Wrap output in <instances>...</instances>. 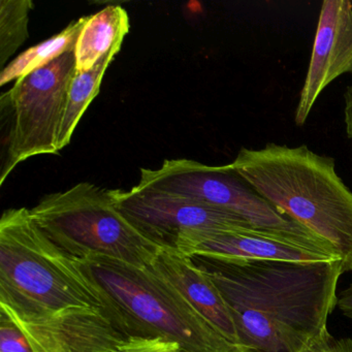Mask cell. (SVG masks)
<instances>
[{
  "label": "cell",
  "instance_id": "cell-2",
  "mask_svg": "<svg viewBox=\"0 0 352 352\" xmlns=\"http://www.w3.org/2000/svg\"><path fill=\"white\" fill-rule=\"evenodd\" d=\"M228 166L277 211L327 243L344 273L352 272V191L333 157L306 145L269 143L242 148Z\"/></svg>",
  "mask_w": 352,
  "mask_h": 352
},
{
  "label": "cell",
  "instance_id": "cell-20",
  "mask_svg": "<svg viewBox=\"0 0 352 352\" xmlns=\"http://www.w3.org/2000/svg\"><path fill=\"white\" fill-rule=\"evenodd\" d=\"M344 123L346 135L352 141V84L344 92Z\"/></svg>",
  "mask_w": 352,
  "mask_h": 352
},
{
  "label": "cell",
  "instance_id": "cell-11",
  "mask_svg": "<svg viewBox=\"0 0 352 352\" xmlns=\"http://www.w3.org/2000/svg\"><path fill=\"white\" fill-rule=\"evenodd\" d=\"M183 255L223 259L294 261L339 259L294 239L261 230L208 234L192 243Z\"/></svg>",
  "mask_w": 352,
  "mask_h": 352
},
{
  "label": "cell",
  "instance_id": "cell-7",
  "mask_svg": "<svg viewBox=\"0 0 352 352\" xmlns=\"http://www.w3.org/2000/svg\"><path fill=\"white\" fill-rule=\"evenodd\" d=\"M138 185L193 197L230 212L258 230L294 239L338 256L327 243L277 211L228 164L207 166L185 158L164 160L155 170L142 168Z\"/></svg>",
  "mask_w": 352,
  "mask_h": 352
},
{
  "label": "cell",
  "instance_id": "cell-6",
  "mask_svg": "<svg viewBox=\"0 0 352 352\" xmlns=\"http://www.w3.org/2000/svg\"><path fill=\"white\" fill-rule=\"evenodd\" d=\"M76 75L75 49L50 65L16 81L0 98L1 116L10 121L0 185L21 162L59 152L58 138L72 80Z\"/></svg>",
  "mask_w": 352,
  "mask_h": 352
},
{
  "label": "cell",
  "instance_id": "cell-17",
  "mask_svg": "<svg viewBox=\"0 0 352 352\" xmlns=\"http://www.w3.org/2000/svg\"><path fill=\"white\" fill-rule=\"evenodd\" d=\"M0 352H34L21 329L0 311Z\"/></svg>",
  "mask_w": 352,
  "mask_h": 352
},
{
  "label": "cell",
  "instance_id": "cell-3",
  "mask_svg": "<svg viewBox=\"0 0 352 352\" xmlns=\"http://www.w3.org/2000/svg\"><path fill=\"white\" fill-rule=\"evenodd\" d=\"M74 307L100 309L115 318L104 292L82 261L56 246L38 228L30 209L3 212L0 308L38 315Z\"/></svg>",
  "mask_w": 352,
  "mask_h": 352
},
{
  "label": "cell",
  "instance_id": "cell-16",
  "mask_svg": "<svg viewBox=\"0 0 352 352\" xmlns=\"http://www.w3.org/2000/svg\"><path fill=\"white\" fill-rule=\"evenodd\" d=\"M34 3L30 0H1L0 1V67L7 61L28 38V21Z\"/></svg>",
  "mask_w": 352,
  "mask_h": 352
},
{
  "label": "cell",
  "instance_id": "cell-1",
  "mask_svg": "<svg viewBox=\"0 0 352 352\" xmlns=\"http://www.w3.org/2000/svg\"><path fill=\"white\" fill-rule=\"evenodd\" d=\"M190 258L219 290L247 352H300L327 331L340 259Z\"/></svg>",
  "mask_w": 352,
  "mask_h": 352
},
{
  "label": "cell",
  "instance_id": "cell-9",
  "mask_svg": "<svg viewBox=\"0 0 352 352\" xmlns=\"http://www.w3.org/2000/svg\"><path fill=\"white\" fill-rule=\"evenodd\" d=\"M0 311L21 329L34 352H117L133 337L100 309L74 307L38 315Z\"/></svg>",
  "mask_w": 352,
  "mask_h": 352
},
{
  "label": "cell",
  "instance_id": "cell-8",
  "mask_svg": "<svg viewBox=\"0 0 352 352\" xmlns=\"http://www.w3.org/2000/svg\"><path fill=\"white\" fill-rule=\"evenodd\" d=\"M109 193L117 209L146 238L181 254L208 234L261 230L230 212L178 193L140 185Z\"/></svg>",
  "mask_w": 352,
  "mask_h": 352
},
{
  "label": "cell",
  "instance_id": "cell-14",
  "mask_svg": "<svg viewBox=\"0 0 352 352\" xmlns=\"http://www.w3.org/2000/svg\"><path fill=\"white\" fill-rule=\"evenodd\" d=\"M121 46V43L115 45L90 71L76 73L74 76L59 131V151L67 147L71 142L82 116L100 92L104 73L118 54Z\"/></svg>",
  "mask_w": 352,
  "mask_h": 352
},
{
  "label": "cell",
  "instance_id": "cell-5",
  "mask_svg": "<svg viewBox=\"0 0 352 352\" xmlns=\"http://www.w3.org/2000/svg\"><path fill=\"white\" fill-rule=\"evenodd\" d=\"M30 211L42 232L80 261L106 256L151 267L162 249L117 209L109 190L91 183L46 195Z\"/></svg>",
  "mask_w": 352,
  "mask_h": 352
},
{
  "label": "cell",
  "instance_id": "cell-12",
  "mask_svg": "<svg viewBox=\"0 0 352 352\" xmlns=\"http://www.w3.org/2000/svg\"><path fill=\"white\" fill-rule=\"evenodd\" d=\"M151 267L174 286L228 341L239 345L236 327L221 294L190 257L177 251L162 249Z\"/></svg>",
  "mask_w": 352,
  "mask_h": 352
},
{
  "label": "cell",
  "instance_id": "cell-15",
  "mask_svg": "<svg viewBox=\"0 0 352 352\" xmlns=\"http://www.w3.org/2000/svg\"><path fill=\"white\" fill-rule=\"evenodd\" d=\"M88 17L80 18L72 22L69 26L56 36L32 47L17 58L10 63L0 74V86L19 80L28 74L50 65L65 53L75 49L82 28L85 25Z\"/></svg>",
  "mask_w": 352,
  "mask_h": 352
},
{
  "label": "cell",
  "instance_id": "cell-13",
  "mask_svg": "<svg viewBox=\"0 0 352 352\" xmlns=\"http://www.w3.org/2000/svg\"><path fill=\"white\" fill-rule=\"evenodd\" d=\"M129 32V15L120 6L89 16L75 47L76 73L90 71L115 45L122 44Z\"/></svg>",
  "mask_w": 352,
  "mask_h": 352
},
{
  "label": "cell",
  "instance_id": "cell-4",
  "mask_svg": "<svg viewBox=\"0 0 352 352\" xmlns=\"http://www.w3.org/2000/svg\"><path fill=\"white\" fill-rule=\"evenodd\" d=\"M82 263L129 335L164 338L185 352H247L228 341L151 267L106 256Z\"/></svg>",
  "mask_w": 352,
  "mask_h": 352
},
{
  "label": "cell",
  "instance_id": "cell-21",
  "mask_svg": "<svg viewBox=\"0 0 352 352\" xmlns=\"http://www.w3.org/2000/svg\"><path fill=\"white\" fill-rule=\"evenodd\" d=\"M337 307L344 316L352 319V283L338 296Z\"/></svg>",
  "mask_w": 352,
  "mask_h": 352
},
{
  "label": "cell",
  "instance_id": "cell-10",
  "mask_svg": "<svg viewBox=\"0 0 352 352\" xmlns=\"http://www.w3.org/2000/svg\"><path fill=\"white\" fill-rule=\"evenodd\" d=\"M344 74L352 75V3L324 0L321 5L312 55L294 112L302 126L323 90Z\"/></svg>",
  "mask_w": 352,
  "mask_h": 352
},
{
  "label": "cell",
  "instance_id": "cell-18",
  "mask_svg": "<svg viewBox=\"0 0 352 352\" xmlns=\"http://www.w3.org/2000/svg\"><path fill=\"white\" fill-rule=\"evenodd\" d=\"M117 352H185L179 344L160 337L133 336Z\"/></svg>",
  "mask_w": 352,
  "mask_h": 352
},
{
  "label": "cell",
  "instance_id": "cell-19",
  "mask_svg": "<svg viewBox=\"0 0 352 352\" xmlns=\"http://www.w3.org/2000/svg\"><path fill=\"white\" fill-rule=\"evenodd\" d=\"M300 352H352V339H337L327 329Z\"/></svg>",
  "mask_w": 352,
  "mask_h": 352
}]
</instances>
